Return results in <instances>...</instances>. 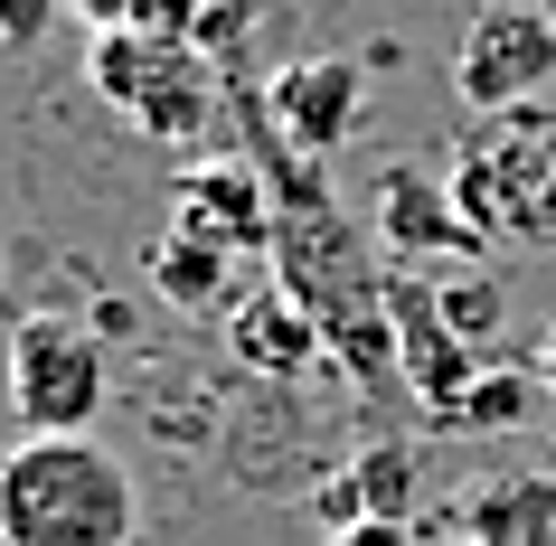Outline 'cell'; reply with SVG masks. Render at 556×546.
Instances as JSON below:
<instances>
[{"label":"cell","mask_w":556,"mask_h":546,"mask_svg":"<svg viewBox=\"0 0 556 546\" xmlns=\"http://www.w3.org/2000/svg\"><path fill=\"white\" fill-rule=\"evenodd\" d=\"M142 481L94 433H20L0 453V546H132Z\"/></svg>","instance_id":"1"},{"label":"cell","mask_w":556,"mask_h":546,"mask_svg":"<svg viewBox=\"0 0 556 546\" xmlns=\"http://www.w3.org/2000/svg\"><path fill=\"white\" fill-rule=\"evenodd\" d=\"M86 76L94 94L114 104L142 142L161 151H189L207 142V114H217V86H207V58L189 38H161V29H104L86 48Z\"/></svg>","instance_id":"2"},{"label":"cell","mask_w":556,"mask_h":546,"mask_svg":"<svg viewBox=\"0 0 556 546\" xmlns=\"http://www.w3.org/2000/svg\"><path fill=\"white\" fill-rule=\"evenodd\" d=\"M443 179H453V207H463L491 245L500 236H509V245H538V199H547V179H556V104L481 114Z\"/></svg>","instance_id":"3"},{"label":"cell","mask_w":556,"mask_h":546,"mask_svg":"<svg viewBox=\"0 0 556 546\" xmlns=\"http://www.w3.org/2000/svg\"><path fill=\"white\" fill-rule=\"evenodd\" d=\"M10 415L20 433H94L104 424V396H114V368H104V340L66 312H20L10 320Z\"/></svg>","instance_id":"4"},{"label":"cell","mask_w":556,"mask_h":546,"mask_svg":"<svg viewBox=\"0 0 556 546\" xmlns=\"http://www.w3.org/2000/svg\"><path fill=\"white\" fill-rule=\"evenodd\" d=\"M556 86V20L538 0H481L453 58V94L471 114H509V104H547Z\"/></svg>","instance_id":"5"},{"label":"cell","mask_w":556,"mask_h":546,"mask_svg":"<svg viewBox=\"0 0 556 546\" xmlns=\"http://www.w3.org/2000/svg\"><path fill=\"white\" fill-rule=\"evenodd\" d=\"M170 227L207 236V245H227V255H274V236H283V207H274V179L245 161V151H217V161H199V170L179 179L170 199Z\"/></svg>","instance_id":"6"},{"label":"cell","mask_w":556,"mask_h":546,"mask_svg":"<svg viewBox=\"0 0 556 546\" xmlns=\"http://www.w3.org/2000/svg\"><path fill=\"white\" fill-rule=\"evenodd\" d=\"M481 368H491V358H481L471 340H453L434 283H406V274H396V386H406L434 424H453L463 396L481 386Z\"/></svg>","instance_id":"7"},{"label":"cell","mask_w":556,"mask_h":546,"mask_svg":"<svg viewBox=\"0 0 556 546\" xmlns=\"http://www.w3.org/2000/svg\"><path fill=\"white\" fill-rule=\"evenodd\" d=\"M358 114H368V66L358 58H293L274 86H264V123H274L293 151H312V161L350 142Z\"/></svg>","instance_id":"8"},{"label":"cell","mask_w":556,"mask_h":546,"mask_svg":"<svg viewBox=\"0 0 556 546\" xmlns=\"http://www.w3.org/2000/svg\"><path fill=\"white\" fill-rule=\"evenodd\" d=\"M378 236L406 264H471V255H491V236L453 207V179H434V170H387L378 179Z\"/></svg>","instance_id":"9"},{"label":"cell","mask_w":556,"mask_h":546,"mask_svg":"<svg viewBox=\"0 0 556 546\" xmlns=\"http://www.w3.org/2000/svg\"><path fill=\"white\" fill-rule=\"evenodd\" d=\"M227 348H236V368L264 377V386H283V377H302V368H321V358H330V348H321V320L302 312L283 283H255L227 312Z\"/></svg>","instance_id":"10"},{"label":"cell","mask_w":556,"mask_h":546,"mask_svg":"<svg viewBox=\"0 0 556 546\" xmlns=\"http://www.w3.org/2000/svg\"><path fill=\"white\" fill-rule=\"evenodd\" d=\"M142 283L161 292L170 312H189V320H227L236 302H245V255H227V245L170 227V236L142 255Z\"/></svg>","instance_id":"11"},{"label":"cell","mask_w":556,"mask_h":546,"mask_svg":"<svg viewBox=\"0 0 556 546\" xmlns=\"http://www.w3.org/2000/svg\"><path fill=\"white\" fill-rule=\"evenodd\" d=\"M471 546H556V471H500L463 499Z\"/></svg>","instance_id":"12"},{"label":"cell","mask_w":556,"mask_h":546,"mask_svg":"<svg viewBox=\"0 0 556 546\" xmlns=\"http://www.w3.org/2000/svg\"><path fill=\"white\" fill-rule=\"evenodd\" d=\"M350 481H358V518H396L406 528L415 518V443H368L350 461Z\"/></svg>","instance_id":"13"},{"label":"cell","mask_w":556,"mask_h":546,"mask_svg":"<svg viewBox=\"0 0 556 546\" xmlns=\"http://www.w3.org/2000/svg\"><path fill=\"white\" fill-rule=\"evenodd\" d=\"M538 396H547V386H538V368H500V358H491L453 424H463V433H509V424H528V405H538Z\"/></svg>","instance_id":"14"},{"label":"cell","mask_w":556,"mask_h":546,"mask_svg":"<svg viewBox=\"0 0 556 546\" xmlns=\"http://www.w3.org/2000/svg\"><path fill=\"white\" fill-rule=\"evenodd\" d=\"M443 320H453V340H471L481 358L500 348V320H509V292H500V274H453V283H434Z\"/></svg>","instance_id":"15"},{"label":"cell","mask_w":556,"mask_h":546,"mask_svg":"<svg viewBox=\"0 0 556 546\" xmlns=\"http://www.w3.org/2000/svg\"><path fill=\"white\" fill-rule=\"evenodd\" d=\"M66 0H0V48H38V38L58 29Z\"/></svg>","instance_id":"16"},{"label":"cell","mask_w":556,"mask_h":546,"mask_svg":"<svg viewBox=\"0 0 556 546\" xmlns=\"http://www.w3.org/2000/svg\"><path fill=\"white\" fill-rule=\"evenodd\" d=\"M321 546H415V528H396V518H358V528H330Z\"/></svg>","instance_id":"17"},{"label":"cell","mask_w":556,"mask_h":546,"mask_svg":"<svg viewBox=\"0 0 556 546\" xmlns=\"http://www.w3.org/2000/svg\"><path fill=\"white\" fill-rule=\"evenodd\" d=\"M66 10H76V20L104 38V29H132V10H142V0H66Z\"/></svg>","instance_id":"18"},{"label":"cell","mask_w":556,"mask_h":546,"mask_svg":"<svg viewBox=\"0 0 556 546\" xmlns=\"http://www.w3.org/2000/svg\"><path fill=\"white\" fill-rule=\"evenodd\" d=\"M538 386L556 396V320H547V340H538Z\"/></svg>","instance_id":"19"},{"label":"cell","mask_w":556,"mask_h":546,"mask_svg":"<svg viewBox=\"0 0 556 546\" xmlns=\"http://www.w3.org/2000/svg\"><path fill=\"white\" fill-rule=\"evenodd\" d=\"M538 245H556V179H547V199H538Z\"/></svg>","instance_id":"20"},{"label":"cell","mask_w":556,"mask_h":546,"mask_svg":"<svg viewBox=\"0 0 556 546\" xmlns=\"http://www.w3.org/2000/svg\"><path fill=\"white\" fill-rule=\"evenodd\" d=\"M538 10H547V20H556V0H538Z\"/></svg>","instance_id":"21"}]
</instances>
